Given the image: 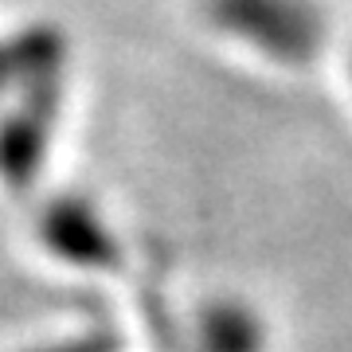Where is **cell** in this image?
Returning a JSON list of instances; mask_svg holds the SVG:
<instances>
[]
</instances>
